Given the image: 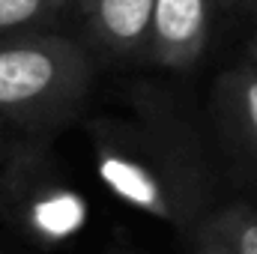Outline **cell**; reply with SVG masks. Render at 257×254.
Instances as JSON below:
<instances>
[{
  "instance_id": "obj_7",
  "label": "cell",
  "mask_w": 257,
  "mask_h": 254,
  "mask_svg": "<svg viewBox=\"0 0 257 254\" xmlns=\"http://www.w3.org/2000/svg\"><path fill=\"white\" fill-rule=\"evenodd\" d=\"M66 0H0V36L21 33L57 15Z\"/></svg>"
},
{
  "instance_id": "obj_10",
  "label": "cell",
  "mask_w": 257,
  "mask_h": 254,
  "mask_svg": "<svg viewBox=\"0 0 257 254\" xmlns=\"http://www.w3.org/2000/svg\"><path fill=\"white\" fill-rule=\"evenodd\" d=\"M0 171H3V144H0Z\"/></svg>"
},
{
  "instance_id": "obj_4",
  "label": "cell",
  "mask_w": 257,
  "mask_h": 254,
  "mask_svg": "<svg viewBox=\"0 0 257 254\" xmlns=\"http://www.w3.org/2000/svg\"><path fill=\"white\" fill-rule=\"evenodd\" d=\"M93 39L111 54L135 57L147 51L153 0H81Z\"/></svg>"
},
{
  "instance_id": "obj_8",
  "label": "cell",
  "mask_w": 257,
  "mask_h": 254,
  "mask_svg": "<svg viewBox=\"0 0 257 254\" xmlns=\"http://www.w3.org/2000/svg\"><path fill=\"white\" fill-rule=\"evenodd\" d=\"M194 254H230L215 236H209L206 230L197 227V236H194Z\"/></svg>"
},
{
  "instance_id": "obj_5",
  "label": "cell",
  "mask_w": 257,
  "mask_h": 254,
  "mask_svg": "<svg viewBox=\"0 0 257 254\" xmlns=\"http://www.w3.org/2000/svg\"><path fill=\"white\" fill-rule=\"evenodd\" d=\"M224 102L230 108L233 126L239 132L242 144L257 159V69L251 63L233 69L224 81Z\"/></svg>"
},
{
  "instance_id": "obj_1",
  "label": "cell",
  "mask_w": 257,
  "mask_h": 254,
  "mask_svg": "<svg viewBox=\"0 0 257 254\" xmlns=\"http://www.w3.org/2000/svg\"><path fill=\"white\" fill-rule=\"evenodd\" d=\"M93 66L66 36L27 33L0 42V120L54 126L72 117L90 87Z\"/></svg>"
},
{
  "instance_id": "obj_3",
  "label": "cell",
  "mask_w": 257,
  "mask_h": 254,
  "mask_svg": "<svg viewBox=\"0 0 257 254\" xmlns=\"http://www.w3.org/2000/svg\"><path fill=\"white\" fill-rule=\"evenodd\" d=\"M209 36V0H153L147 54L159 66L189 69Z\"/></svg>"
},
{
  "instance_id": "obj_9",
  "label": "cell",
  "mask_w": 257,
  "mask_h": 254,
  "mask_svg": "<svg viewBox=\"0 0 257 254\" xmlns=\"http://www.w3.org/2000/svg\"><path fill=\"white\" fill-rule=\"evenodd\" d=\"M251 66L257 69V39H254V45H251Z\"/></svg>"
},
{
  "instance_id": "obj_6",
  "label": "cell",
  "mask_w": 257,
  "mask_h": 254,
  "mask_svg": "<svg viewBox=\"0 0 257 254\" xmlns=\"http://www.w3.org/2000/svg\"><path fill=\"white\" fill-rule=\"evenodd\" d=\"M200 230L215 236L230 254H257V209L233 203L212 218L200 221Z\"/></svg>"
},
{
  "instance_id": "obj_2",
  "label": "cell",
  "mask_w": 257,
  "mask_h": 254,
  "mask_svg": "<svg viewBox=\"0 0 257 254\" xmlns=\"http://www.w3.org/2000/svg\"><path fill=\"white\" fill-rule=\"evenodd\" d=\"M96 168L102 183L128 206L177 227L197 218V174L168 144L128 129H102L96 135Z\"/></svg>"
}]
</instances>
